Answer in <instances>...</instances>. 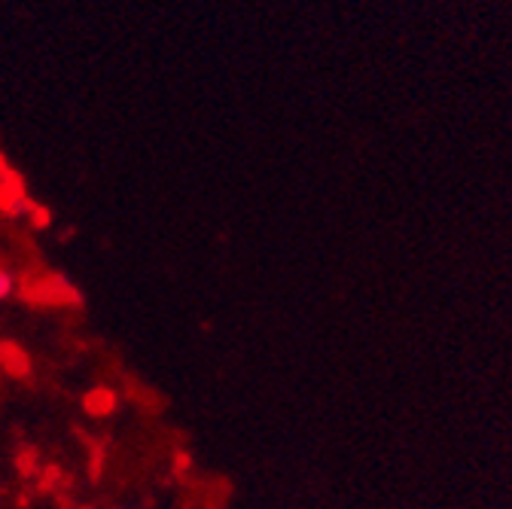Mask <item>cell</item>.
Wrapping results in <instances>:
<instances>
[{
  "mask_svg": "<svg viewBox=\"0 0 512 509\" xmlns=\"http://www.w3.org/2000/svg\"><path fill=\"white\" fill-rule=\"evenodd\" d=\"M13 293H16V278H13L10 269L0 266V302H7Z\"/></svg>",
  "mask_w": 512,
  "mask_h": 509,
  "instance_id": "cell-1",
  "label": "cell"
},
{
  "mask_svg": "<svg viewBox=\"0 0 512 509\" xmlns=\"http://www.w3.org/2000/svg\"><path fill=\"white\" fill-rule=\"evenodd\" d=\"M119 509H128V506H119Z\"/></svg>",
  "mask_w": 512,
  "mask_h": 509,
  "instance_id": "cell-2",
  "label": "cell"
}]
</instances>
